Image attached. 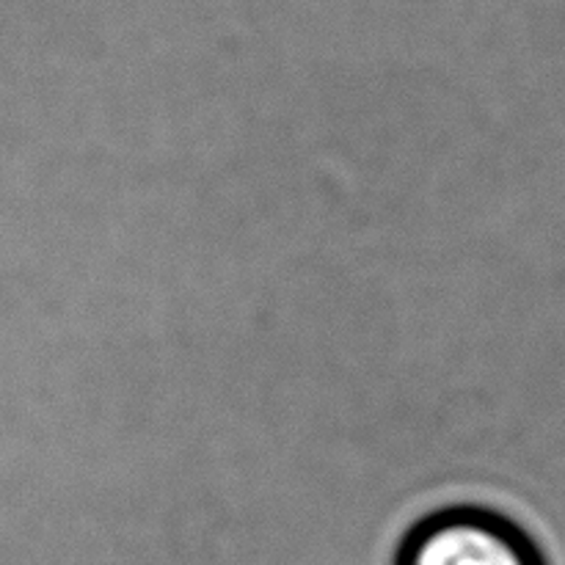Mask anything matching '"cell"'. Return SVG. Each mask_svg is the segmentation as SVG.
Instances as JSON below:
<instances>
[{
    "instance_id": "6da1fadb",
    "label": "cell",
    "mask_w": 565,
    "mask_h": 565,
    "mask_svg": "<svg viewBox=\"0 0 565 565\" xmlns=\"http://www.w3.org/2000/svg\"><path fill=\"white\" fill-rule=\"evenodd\" d=\"M395 565H546L535 541L486 508H447L412 527Z\"/></svg>"
}]
</instances>
